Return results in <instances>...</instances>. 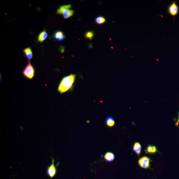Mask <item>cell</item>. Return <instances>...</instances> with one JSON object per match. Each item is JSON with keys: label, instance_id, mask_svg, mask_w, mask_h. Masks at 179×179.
<instances>
[{"label": "cell", "instance_id": "obj_8", "mask_svg": "<svg viewBox=\"0 0 179 179\" xmlns=\"http://www.w3.org/2000/svg\"><path fill=\"white\" fill-rule=\"evenodd\" d=\"M104 158L107 162H111L113 161L115 158L114 154L111 152H107L104 156Z\"/></svg>", "mask_w": 179, "mask_h": 179}, {"label": "cell", "instance_id": "obj_6", "mask_svg": "<svg viewBox=\"0 0 179 179\" xmlns=\"http://www.w3.org/2000/svg\"><path fill=\"white\" fill-rule=\"evenodd\" d=\"M150 158L147 157L145 156L139 159L138 163L141 167L145 169H148L150 166Z\"/></svg>", "mask_w": 179, "mask_h": 179}, {"label": "cell", "instance_id": "obj_3", "mask_svg": "<svg viewBox=\"0 0 179 179\" xmlns=\"http://www.w3.org/2000/svg\"><path fill=\"white\" fill-rule=\"evenodd\" d=\"M51 158H52V163L51 165L47 167L46 170V175L51 179H52L55 177L56 174H57L58 172L57 166L59 164V163H58L56 165H55L54 164L55 160L53 157L52 155H51Z\"/></svg>", "mask_w": 179, "mask_h": 179}, {"label": "cell", "instance_id": "obj_15", "mask_svg": "<svg viewBox=\"0 0 179 179\" xmlns=\"http://www.w3.org/2000/svg\"><path fill=\"white\" fill-rule=\"evenodd\" d=\"M94 36V33L92 31H89L85 34V37L90 40H91Z\"/></svg>", "mask_w": 179, "mask_h": 179}, {"label": "cell", "instance_id": "obj_5", "mask_svg": "<svg viewBox=\"0 0 179 179\" xmlns=\"http://www.w3.org/2000/svg\"><path fill=\"white\" fill-rule=\"evenodd\" d=\"M167 11L169 14L173 17L177 15L179 12V7L175 1L173 2L168 6Z\"/></svg>", "mask_w": 179, "mask_h": 179}, {"label": "cell", "instance_id": "obj_16", "mask_svg": "<svg viewBox=\"0 0 179 179\" xmlns=\"http://www.w3.org/2000/svg\"><path fill=\"white\" fill-rule=\"evenodd\" d=\"M179 124V112H178V119L177 120V122H176L175 124V126L177 127L178 126Z\"/></svg>", "mask_w": 179, "mask_h": 179}, {"label": "cell", "instance_id": "obj_14", "mask_svg": "<svg viewBox=\"0 0 179 179\" xmlns=\"http://www.w3.org/2000/svg\"><path fill=\"white\" fill-rule=\"evenodd\" d=\"M106 21L105 18L103 17L99 16L97 17L95 19V22L97 24H101L104 23Z\"/></svg>", "mask_w": 179, "mask_h": 179}, {"label": "cell", "instance_id": "obj_2", "mask_svg": "<svg viewBox=\"0 0 179 179\" xmlns=\"http://www.w3.org/2000/svg\"><path fill=\"white\" fill-rule=\"evenodd\" d=\"M72 6L70 4L60 6L57 10L58 14L62 15L63 18L67 19L72 16L74 13V11L70 9Z\"/></svg>", "mask_w": 179, "mask_h": 179}, {"label": "cell", "instance_id": "obj_9", "mask_svg": "<svg viewBox=\"0 0 179 179\" xmlns=\"http://www.w3.org/2000/svg\"><path fill=\"white\" fill-rule=\"evenodd\" d=\"M141 145L138 142H135L134 144L133 150L138 157L140 155L141 152Z\"/></svg>", "mask_w": 179, "mask_h": 179}, {"label": "cell", "instance_id": "obj_13", "mask_svg": "<svg viewBox=\"0 0 179 179\" xmlns=\"http://www.w3.org/2000/svg\"><path fill=\"white\" fill-rule=\"evenodd\" d=\"M157 151L156 147L155 146L149 145L147 147L145 150L146 153L150 154L155 153Z\"/></svg>", "mask_w": 179, "mask_h": 179}, {"label": "cell", "instance_id": "obj_7", "mask_svg": "<svg viewBox=\"0 0 179 179\" xmlns=\"http://www.w3.org/2000/svg\"><path fill=\"white\" fill-rule=\"evenodd\" d=\"M53 37L56 41H62L65 39V36L62 31H57L53 34Z\"/></svg>", "mask_w": 179, "mask_h": 179}, {"label": "cell", "instance_id": "obj_11", "mask_svg": "<svg viewBox=\"0 0 179 179\" xmlns=\"http://www.w3.org/2000/svg\"><path fill=\"white\" fill-rule=\"evenodd\" d=\"M26 57L29 60H30L33 57V53L30 48H27L23 50Z\"/></svg>", "mask_w": 179, "mask_h": 179}, {"label": "cell", "instance_id": "obj_1", "mask_svg": "<svg viewBox=\"0 0 179 179\" xmlns=\"http://www.w3.org/2000/svg\"><path fill=\"white\" fill-rule=\"evenodd\" d=\"M76 77V75L72 74L63 78L58 86V91L62 94L72 89Z\"/></svg>", "mask_w": 179, "mask_h": 179}, {"label": "cell", "instance_id": "obj_4", "mask_svg": "<svg viewBox=\"0 0 179 179\" xmlns=\"http://www.w3.org/2000/svg\"><path fill=\"white\" fill-rule=\"evenodd\" d=\"M35 70L33 66L32 65L30 60H28L27 65L24 68L23 74L24 77L27 79H32L34 77Z\"/></svg>", "mask_w": 179, "mask_h": 179}, {"label": "cell", "instance_id": "obj_10", "mask_svg": "<svg viewBox=\"0 0 179 179\" xmlns=\"http://www.w3.org/2000/svg\"><path fill=\"white\" fill-rule=\"evenodd\" d=\"M48 34L46 33V30L41 32L38 36V41L42 43L47 38Z\"/></svg>", "mask_w": 179, "mask_h": 179}, {"label": "cell", "instance_id": "obj_12", "mask_svg": "<svg viewBox=\"0 0 179 179\" xmlns=\"http://www.w3.org/2000/svg\"><path fill=\"white\" fill-rule=\"evenodd\" d=\"M105 124L108 127H111L114 126L115 121L113 118L109 117H107L105 119Z\"/></svg>", "mask_w": 179, "mask_h": 179}]
</instances>
